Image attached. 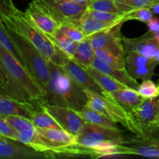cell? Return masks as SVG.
<instances>
[{
    "label": "cell",
    "mask_w": 159,
    "mask_h": 159,
    "mask_svg": "<svg viewBox=\"0 0 159 159\" xmlns=\"http://www.w3.org/2000/svg\"><path fill=\"white\" fill-rule=\"evenodd\" d=\"M50 76L45 89V102L79 111L88 101L85 89L63 66L48 61Z\"/></svg>",
    "instance_id": "cell-1"
},
{
    "label": "cell",
    "mask_w": 159,
    "mask_h": 159,
    "mask_svg": "<svg viewBox=\"0 0 159 159\" xmlns=\"http://www.w3.org/2000/svg\"><path fill=\"white\" fill-rule=\"evenodd\" d=\"M2 23L27 39L47 60L63 66L65 55L53 43L49 36L40 30L31 22L26 12L17 9Z\"/></svg>",
    "instance_id": "cell-2"
},
{
    "label": "cell",
    "mask_w": 159,
    "mask_h": 159,
    "mask_svg": "<svg viewBox=\"0 0 159 159\" xmlns=\"http://www.w3.org/2000/svg\"><path fill=\"white\" fill-rule=\"evenodd\" d=\"M4 26H6L12 41L21 52L28 71L42 89L45 96V89L48 85L50 76L48 61L27 39L6 25L4 24Z\"/></svg>",
    "instance_id": "cell-3"
},
{
    "label": "cell",
    "mask_w": 159,
    "mask_h": 159,
    "mask_svg": "<svg viewBox=\"0 0 159 159\" xmlns=\"http://www.w3.org/2000/svg\"><path fill=\"white\" fill-rule=\"evenodd\" d=\"M85 92L88 98L85 107L102 113L115 123L120 124L130 132L137 134L138 138H141V128L134 116L113 100L109 96V93L108 96L105 97L89 90L85 89Z\"/></svg>",
    "instance_id": "cell-4"
},
{
    "label": "cell",
    "mask_w": 159,
    "mask_h": 159,
    "mask_svg": "<svg viewBox=\"0 0 159 159\" xmlns=\"http://www.w3.org/2000/svg\"><path fill=\"white\" fill-rule=\"evenodd\" d=\"M0 66L12 79L16 81L41 106L45 102L44 93L33 78L30 71L9 52L0 44Z\"/></svg>",
    "instance_id": "cell-5"
},
{
    "label": "cell",
    "mask_w": 159,
    "mask_h": 159,
    "mask_svg": "<svg viewBox=\"0 0 159 159\" xmlns=\"http://www.w3.org/2000/svg\"><path fill=\"white\" fill-rule=\"evenodd\" d=\"M39 7L61 26H79L88 6L71 0H34Z\"/></svg>",
    "instance_id": "cell-6"
},
{
    "label": "cell",
    "mask_w": 159,
    "mask_h": 159,
    "mask_svg": "<svg viewBox=\"0 0 159 159\" xmlns=\"http://www.w3.org/2000/svg\"><path fill=\"white\" fill-rule=\"evenodd\" d=\"M76 137L79 144L95 149L99 154V158L100 151L107 144L110 143L121 144L125 141L124 131L119 127L109 128L87 122L81 133Z\"/></svg>",
    "instance_id": "cell-7"
},
{
    "label": "cell",
    "mask_w": 159,
    "mask_h": 159,
    "mask_svg": "<svg viewBox=\"0 0 159 159\" xmlns=\"http://www.w3.org/2000/svg\"><path fill=\"white\" fill-rule=\"evenodd\" d=\"M141 128V137L148 138L159 131V96L144 99L141 105L132 112Z\"/></svg>",
    "instance_id": "cell-8"
},
{
    "label": "cell",
    "mask_w": 159,
    "mask_h": 159,
    "mask_svg": "<svg viewBox=\"0 0 159 159\" xmlns=\"http://www.w3.org/2000/svg\"><path fill=\"white\" fill-rule=\"evenodd\" d=\"M123 24L124 22H120L115 26L99 31L86 38L89 39L94 51L106 48L116 54L126 57L127 52L124 49L123 36L121 34V27Z\"/></svg>",
    "instance_id": "cell-9"
},
{
    "label": "cell",
    "mask_w": 159,
    "mask_h": 159,
    "mask_svg": "<svg viewBox=\"0 0 159 159\" xmlns=\"http://www.w3.org/2000/svg\"><path fill=\"white\" fill-rule=\"evenodd\" d=\"M41 107L58 123L62 129L75 136H78L81 133L86 123L83 118L72 109L49 103L42 104Z\"/></svg>",
    "instance_id": "cell-10"
},
{
    "label": "cell",
    "mask_w": 159,
    "mask_h": 159,
    "mask_svg": "<svg viewBox=\"0 0 159 159\" xmlns=\"http://www.w3.org/2000/svg\"><path fill=\"white\" fill-rule=\"evenodd\" d=\"M158 62L152 57H148L135 52H127L126 55V68L131 77L135 79H151L155 74Z\"/></svg>",
    "instance_id": "cell-11"
},
{
    "label": "cell",
    "mask_w": 159,
    "mask_h": 159,
    "mask_svg": "<svg viewBox=\"0 0 159 159\" xmlns=\"http://www.w3.org/2000/svg\"><path fill=\"white\" fill-rule=\"evenodd\" d=\"M120 151L125 155L159 158V137L125 140L120 144Z\"/></svg>",
    "instance_id": "cell-12"
},
{
    "label": "cell",
    "mask_w": 159,
    "mask_h": 159,
    "mask_svg": "<svg viewBox=\"0 0 159 159\" xmlns=\"http://www.w3.org/2000/svg\"><path fill=\"white\" fill-rule=\"evenodd\" d=\"M0 158L37 159L46 158V156L30 146L0 136Z\"/></svg>",
    "instance_id": "cell-13"
},
{
    "label": "cell",
    "mask_w": 159,
    "mask_h": 159,
    "mask_svg": "<svg viewBox=\"0 0 159 159\" xmlns=\"http://www.w3.org/2000/svg\"><path fill=\"white\" fill-rule=\"evenodd\" d=\"M63 67L68 71V74L85 89L94 92L105 97L108 96V93L101 88L100 85L95 81L85 67L76 63L66 56H65Z\"/></svg>",
    "instance_id": "cell-14"
},
{
    "label": "cell",
    "mask_w": 159,
    "mask_h": 159,
    "mask_svg": "<svg viewBox=\"0 0 159 159\" xmlns=\"http://www.w3.org/2000/svg\"><path fill=\"white\" fill-rule=\"evenodd\" d=\"M154 35L148 31L139 37L127 38L123 37V43L126 52H135L153 58L159 49V44L154 39Z\"/></svg>",
    "instance_id": "cell-15"
},
{
    "label": "cell",
    "mask_w": 159,
    "mask_h": 159,
    "mask_svg": "<svg viewBox=\"0 0 159 159\" xmlns=\"http://www.w3.org/2000/svg\"><path fill=\"white\" fill-rule=\"evenodd\" d=\"M25 12L31 22L49 37L54 35L56 30L60 27L57 22L43 12L34 0L30 2Z\"/></svg>",
    "instance_id": "cell-16"
},
{
    "label": "cell",
    "mask_w": 159,
    "mask_h": 159,
    "mask_svg": "<svg viewBox=\"0 0 159 159\" xmlns=\"http://www.w3.org/2000/svg\"><path fill=\"white\" fill-rule=\"evenodd\" d=\"M39 107L33 102H20L9 96H6L0 99V115L4 117L20 116L31 120L33 111Z\"/></svg>",
    "instance_id": "cell-17"
},
{
    "label": "cell",
    "mask_w": 159,
    "mask_h": 159,
    "mask_svg": "<svg viewBox=\"0 0 159 159\" xmlns=\"http://www.w3.org/2000/svg\"><path fill=\"white\" fill-rule=\"evenodd\" d=\"M92 66L94 67L95 68L98 69L99 71L108 75L110 77L114 79L115 80L121 82L128 88L138 90V87H139L140 84L138 83L137 79H134L133 77L130 76V75L127 71V68L120 69V68H113V67H111L104 63L103 61H102L100 59L96 57H95Z\"/></svg>",
    "instance_id": "cell-18"
},
{
    "label": "cell",
    "mask_w": 159,
    "mask_h": 159,
    "mask_svg": "<svg viewBox=\"0 0 159 159\" xmlns=\"http://www.w3.org/2000/svg\"><path fill=\"white\" fill-rule=\"evenodd\" d=\"M109 96L126 110L131 113L141 105L144 99L137 90L130 88L112 92L109 93Z\"/></svg>",
    "instance_id": "cell-19"
},
{
    "label": "cell",
    "mask_w": 159,
    "mask_h": 159,
    "mask_svg": "<svg viewBox=\"0 0 159 159\" xmlns=\"http://www.w3.org/2000/svg\"><path fill=\"white\" fill-rule=\"evenodd\" d=\"M37 130L53 144L57 145H71L78 144L77 137L64 129H40Z\"/></svg>",
    "instance_id": "cell-20"
},
{
    "label": "cell",
    "mask_w": 159,
    "mask_h": 159,
    "mask_svg": "<svg viewBox=\"0 0 159 159\" xmlns=\"http://www.w3.org/2000/svg\"><path fill=\"white\" fill-rule=\"evenodd\" d=\"M85 68L88 71V72L91 75L92 77L95 79V81L100 85L101 88L107 93H112V92L123 89L128 88L125 85L115 80L114 79L110 77L108 75L99 71L98 69L95 68L94 67L90 66Z\"/></svg>",
    "instance_id": "cell-21"
},
{
    "label": "cell",
    "mask_w": 159,
    "mask_h": 159,
    "mask_svg": "<svg viewBox=\"0 0 159 159\" xmlns=\"http://www.w3.org/2000/svg\"><path fill=\"white\" fill-rule=\"evenodd\" d=\"M120 22L124 21L120 20V21L113 22V23H106V22L99 21V20L93 18L89 14L88 11L86 10V12H85L83 16L81 19L79 28L82 31L85 37H87L96 34V33L99 32V31L102 30L107 29V28L115 26L116 24L119 23Z\"/></svg>",
    "instance_id": "cell-22"
},
{
    "label": "cell",
    "mask_w": 159,
    "mask_h": 159,
    "mask_svg": "<svg viewBox=\"0 0 159 159\" xmlns=\"http://www.w3.org/2000/svg\"><path fill=\"white\" fill-rule=\"evenodd\" d=\"M49 37L64 55L70 59L73 58L75 54L76 49H77V42L74 41L70 37L65 35L61 30L60 28L56 30L54 35Z\"/></svg>",
    "instance_id": "cell-23"
},
{
    "label": "cell",
    "mask_w": 159,
    "mask_h": 159,
    "mask_svg": "<svg viewBox=\"0 0 159 159\" xmlns=\"http://www.w3.org/2000/svg\"><path fill=\"white\" fill-rule=\"evenodd\" d=\"M80 116H82L84 120L89 124L100 127H109V128H118L116 123L110 120L102 113L93 110L92 109L85 107L79 111H76Z\"/></svg>",
    "instance_id": "cell-24"
},
{
    "label": "cell",
    "mask_w": 159,
    "mask_h": 159,
    "mask_svg": "<svg viewBox=\"0 0 159 159\" xmlns=\"http://www.w3.org/2000/svg\"><path fill=\"white\" fill-rule=\"evenodd\" d=\"M95 57L96 55L94 49L92 48L89 39L85 37V40L78 43L75 54L71 60L85 68H88L93 65Z\"/></svg>",
    "instance_id": "cell-25"
},
{
    "label": "cell",
    "mask_w": 159,
    "mask_h": 159,
    "mask_svg": "<svg viewBox=\"0 0 159 159\" xmlns=\"http://www.w3.org/2000/svg\"><path fill=\"white\" fill-rule=\"evenodd\" d=\"M33 124L37 128L40 129H62L58 123L44 110L41 106L33 111Z\"/></svg>",
    "instance_id": "cell-26"
},
{
    "label": "cell",
    "mask_w": 159,
    "mask_h": 159,
    "mask_svg": "<svg viewBox=\"0 0 159 159\" xmlns=\"http://www.w3.org/2000/svg\"><path fill=\"white\" fill-rule=\"evenodd\" d=\"M95 55L110 66L120 68V69L126 68V57H122V56L116 54L106 48L96 50Z\"/></svg>",
    "instance_id": "cell-27"
},
{
    "label": "cell",
    "mask_w": 159,
    "mask_h": 159,
    "mask_svg": "<svg viewBox=\"0 0 159 159\" xmlns=\"http://www.w3.org/2000/svg\"><path fill=\"white\" fill-rule=\"evenodd\" d=\"M0 44L4 48H6L7 51H9L25 68L27 69V67H26V62H25L24 59H23V55H22L21 52L20 51V50L18 49V48L16 47V45L14 43V42L12 41V40L11 39L10 36L9 35V33H8L7 30H6V26H4L2 23L0 22ZM28 70V69H27Z\"/></svg>",
    "instance_id": "cell-28"
},
{
    "label": "cell",
    "mask_w": 159,
    "mask_h": 159,
    "mask_svg": "<svg viewBox=\"0 0 159 159\" xmlns=\"http://www.w3.org/2000/svg\"><path fill=\"white\" fill-rule=\"evenodd\" d=\"M123 14L139 8H152L159 3V0H115Z\"/></svg>",
    "instance_id": "cell-29"
},
{
    "label": "cell",
    "mask_w": 159,
    "mask_h": 159,
    "mask_svg": "<svg viewBox=\"0 0 159 159\" xmlns=\"http://www.w3.org/2000/svg\"><path fill=\"white\" fill-rule=\"evenodd\" d=\"M153 12L150 8H139L130 10L123 15V21L128 20H138L144 23H147L151 19L153 18Z\"/></svg>",
    "instance_id": "cell-30"
},
{
    "label": "cell",
    "mask_w": 159,
    "mask_h": 159,
    "mask_svg": "<svg viewBox=\"0 0 159 159\" xmlns=\"http://www.w3.org/2000/svg\"><path fill=\"white\" fill-rule=\"evenodd\" d=\"M8 124L17 132L24 130H35L37 127L34 125L32 120L20 116H8L5 117Z\"/></svg>",
    "instance_id": "cell-31"
},
{
    "label": "cell",
    "mask_w": 159,
    "mask_h": 159,
    "mask_svg": "<svg viewBox=\"0 0 159 159\" xmlns=\"http://www.w3.org/2000/svg\"><path fill=\"white\" fill-rule=\"evenodd\" d=\"M88 9L101 12L123 14L116 6L115 0H93L88 6Z\"/></svg>",
    "instance_id": "cell-32"
},
{
    "label": "cell",
    "mask_w": 159,
    "mask_h": 159,
    "mask_svg": "<svg viewBox=\"0 0 159 159\" xmlns=\"http://www.w3.org/2000/svg\"><path fill=\"white\" fill-rule=\"evenodd\" d=\"M137 91L144 99H150L159 96V88L158 85L152 82L151 79L144 80L140 84Z\"/></svg>",
    "instance_id": "cell-33"
},
{
    "label": "cell",
    "mask_w": 159,
    "mask_h": 159,
    "mask_svg": "<svg viewBox=\"0 0 159 159\" xmlns=\"http://www.w3.org/2000/svg\"><path fill=\"white\" fill-rule=\"evenodd\" d=\"M89 14L93 18L96 20H99L106 23H113V22H117L122 20L123 21V15L124 14L113 13V12H101V11L92 10V9H87Z\"/></svg>",
    "instance_id": "cell-34"
},
{
    "label": "cell",
    "mask_w": 159,
    "mask_h": 159,
    "mask_svg": "<svg viewBox=\"0 0 159 159\" xmlns=\"http://www.w3.org/2000/svg\"><path fill=\"white\" fill-rule=\"evenodd\" d=\"M61 30L68 37L77 43H80L85 39V35L79 26H61Z\"/></svg>",
    "instance_id": "cell-35"
},
{
    "label": "cell",
    "mask_w": 159,
    "mask_h": 159,
    "mask_svg": "<svg viewBox=\"0 0 159 159\" xmlns=\"http://www.w3.org/2000/svg\"><path fill=\"white\" fill-rule=\"evenodd\" d=\"M17 9L12 0H0V22L2 23Z\"/></svg>",
    "instance_id": "cell-36"
},
{
    "label": "cell",
    "mask_w": 159,
    "mask_h": 159,
    "mask_svg": "<svg viewBox=\"0 0 159 159\" xmlns=\"http://www.w3.org/2000/svg\"><path fill=\"white\" fill-rule=\"evenodd\" d=\"M16 133L17 132L8 124L4 116L0 115V135L16 141Z\"/></svg>",
    "instance_id": "cell-37"
},
{
    "label": "cell",
    "mask_w": 159,
    "mask_h": 159,
    "mask_svg": "<svg viewBox=\"0 0 159 159\" xmlns=\"http://www.w3.org/2000/svg\"><path fill=\"white\" fill-rule=\"evenodd\" d=\"M146 24L148 27V32L155 34L159 31V18L153 17Z\"/></svg>",
    "instance_id": "cell-38"
},
{
    "label": "cell",
    "mask_w": 159,
    "mask_h": 159,
    "mask_svg": "<svg viewBox=\"0 0 159 159\" xmlns=\"http://www.w3.org/2000/svg\"><path fill=\"white\" fill-rule=\"evenodd\" d=\"M9 96V95L8 94L7 92L6 91V89H5L4 87H3L2 85L0 83V99H2V98H3V97H6V96Z\"/></svg>",
    "instance_id": "cell-39"
},
{
    "label": "cell",
    "mask_w": 159,
    "mask_h": 159,
    "mask_svg": "<svg viewBox=\"0 0 159 159\" xmlns=\"http://www.w3.org/2000/svg\"><path fill=\"white\" fill-rule=\"evenodd\" d=\"M71 1H73L75 2H77V3H79V4H82V5H84V6H88L93 0H71Z\"/></svg>",
    "instance_id": "cell-40"
},
{
    "label": "cell",
    "mask_w": 159,
    "mask_h": 159,
    "mask_svg": "<svg viewBox=\"0 0 159 159\" xmlns=\"http://www.w3.org/2000/svg\"><path fill=\"white\" fill-rule=\"evenodd\" d=\"M151 9L152 10L154 14H159V3L157 5H155L154 6H152V7L151 8Z\"/></svg>",
    "instance_id": "cell-41"
},
{
    "label": "cell",
    "mask_w": 159,
    "mask_h": 159,
    "mask_svg": "<svg viewBox=\"0 0 159 159\" xmlns=\"http://www.w3.org/2000/svg\"><path fill=\"white\" fill-rule=\"evenodd\" d=\"M153 58L155 59V60L159 64V49L158 50V51H157V52L155 53V55L154 56Z\"/></svg>",
    "instance_id": "cell-42"
},
{
    "label": "cell",
    "mask_w": 159,
    "mask_h": 159,
    "mask_svg": "<svg viewBox=\"0 0 159 159\" xmlns=\"http://www.w3.org/2000/svg\"><path fill=\"white\" fill-rule=\"evenodd\" d=\"M154 39H155V40H156L157 43H158V44H159V31H158V33H156V34H155V35H154Z\"/></svg>",
    "instance_id": "cell-43"
},
{
    "label": "cell",
    "mask_w": 159,
    "mask_h": 159,
    "mask_svg": "<svg viewBox=\"0 0 159 159\" xmlns=\"http://www.w3.org/2000/svg\"><path fill=\"white\" fill-rule=\"evenodd\" d=\"M158 88H159V79H158Z\"/></svg>",
    "instance_id": "cell-44"
},
{
    "label": "cell",
    "mask_w": 159,
    "mask_h": 159,
    "mask_svg": "<svg viewBox=\"0 0 159 159\" xmlns=\"http://www.w3.org/2000/svg\"><path fill=\"white\" fill-rule=\"evenodd\" d=\"M158 119H159V116H158Z\"/></svg>",
    "instance_id": "cell-45"
},
{
    "label": "cell",
    "mask_w": 159,
    "mask_h": 159,
    "mask_svg": "<svg viewBox=\"0 0 159 159\" xmlns=\"http://www.w3.org/2000/svg\"><path fill=\"white\" fill-rule=\"evenodd\" d=\"M0 136H1V135H0Z\"/></svg>",
    "instance_id": "cell-46"
}]
</instances>
